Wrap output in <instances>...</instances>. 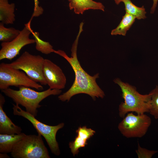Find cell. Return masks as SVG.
<instances>
[{"label": "cell", "mask_w": 158, "mask_h": 158, "mask_svg": "<svg viewBox=\"0 0 158 158\" xmlns=\"http://www.w3.org/2000/svg\"><path fill=\"white\" fill-rule=\"evenodd\" d=\"M83 26L82 24L80 25L78 33L71 48V57L62 50H55L54 51L66 60L75 74V79L71 87L58 97L59 100L62 102H68L73 96L81 93L89 95L94 100H95L96 97L103 98L105 96L104 92L96 82V79L99 78V74L97 73L93 76L89 75L82 67L78 59V45L80 36L83 31Z\"/></svg>", "instance_id": "1"}, {"label": "cell", "mask_w": 158, "mask_h": 158, "mask_svg": "<svg viewBox=\"0 0 158 158\" xmlns=\"http://www.w3.org/2000/svg\"><path fill=\"white\" fill-rule=\"evenodd\" d=\"M114 82L120 87L124 100L119 106L118 113L120 117L124 118L130 112H134L137 114L149 112L150 107V92L147 94H141L137 91L135 87L118 78L114 79Z\"/></svg>", "instance_id": "2"}, {"label": "cell", "mask_w": 158, "mask_h": 158, "mask_svg": "<svg viewBox=\"0 0 158 158\" xmlns=\"http://www.w3.org/2000/svg\"><path fill=\"white\" fill-rule=\"evenodd\" d=\"M19 87L18 90L9 87L1 91L11 99L16 104L25 107L26 111L35 117L37 115V109L41 107L40 103L42 100L51 95H59L62 91L61 90L49 88L45 90L38 92L30 87L21 86Z\"/></svg>", "instance_id": "3"}, {"label": "cell", "mask_w": 158, "mask_h": 158, "mask_svg": "<svg viewBox=\"0 0 158 158\" xmlns=\"http://www.w3.org/2000/svg\"><path fill=\"white\" fill-rule=\"evenodd\" d=\"M14 158H50L42 135H26L14 146L11 153Z\"/></svg>", "instance_id": "4"}, {"label": "cell", "mask_w": 158, "mask_h": 158, "mask_svg": "<svg viewBox=\"0 0 158 158\" xmlns=\"http://www.w3.org/2000/svg\"><path fill=\"white\" fill-rule=\"evenodd\" d=\"M13 114L21 116L29 121L38 133L44 137L51 152L55 155H59L60 151L56 136L58 131L64 127V123H61L54 126L46 124L38 121L35 117L22 109L18 105L13 104Z\"/></svg>", "instance_id": "5"}, {"label": "cell", "mask_w": 158, "mask_h": 158, "mask_svg": "<svg viewBox=\"0 0 158 158\" xmlns=\"http://www.w3.org/2000/svg\"><path fill=\"white\" fill-rule=\"evenodd\" d=\"M40 55H33L25 51L9 65L12 68L23 71L30 78L41 85H47L43 74L44 60Z\"/></svg>", "instance_id": "6"}, {"label": "cell", "mask_w": 158, "mask_h": 158, "mask_svg": "<svg viewBox=\"0 0 158 158\" xmlns=\"http://www.w3.org/2000/svg\"><path fill=\"white\" fill-rule=\"evenodd\" d=\"M10 86H23L39 90L43 89L41 84L32 79L24 71L12 67L8 63H1L0 64V89L4 90Z\"/></svg>", "instance_id": "7"}, {"label": "cell", "mask_w": 158, "mask_h": 158, "mask_svg": "<svg viewBox=\"0 0 158 158\" xmlns=\"http://www.w3.org/2000/svg\"><path fill=\"white\" fill-rule=\"evenodd\" d=\"M119 123L118 128L127 138H140L147 132L151 123L150 118L145 114H134L129 112Z\"/></svg>", "instance_id": "8"}, {"label": "cell", "mask_w": 158, "mask_h": 158, "mask_svg": "<svg viewBox=\"0 0 158 158\" xmlns=\"http://www.w3.org/2000/svg\"><path fill=\"white\" fill-rule=\"evenodd\" d=\"M31 22L25 25L19 34L12 41L2 42L0 50V60L6 59L11 60L19 54L21 49L25 46L35 43L34 39L30 38L31 34Z\"/></svg>", "instance_id": "9"}, {"label": "cell", "mask_w": 158, "mask_h": 158, "mask_svg": "<svg viewBox=\"0 0 158 158\" xmlns=\"http://www.w3.org/2000/svg\"><path fill=\"white\" fill-rule=\"evenodd\" d=\"M43 71L44 76L50 88L61 90L65 88L66 78L59 66L51 60L45 59Z\"/></svg>", "instance_id": "10"}, {"label": "cell", "mask_w": 158, "mask_h": 158, "mask_svg": "<svg viewBox=\"0 0 158 158\" xmlns=\"http://www.w3.org/2000/svg\"><path fill=\"white\" fill-rule=\"evenodd\" d=\"M77 134L74 140L69 143V146L73 156L77 155L79 149L87 145V141L94 135L95 131L86 126H80L76 130Z\"/></svg>", "instance_id": "11"}, {"label": "cell", "mask_w": 158, "mask_h": 158, "mask_svg": "<svg viewBox=\"0 0 158 158\" xmlns=\"http://www.w3.org/2000/svg\"><path fill=\"white\" fill-rule=\"evenodd\" d=\"M5 100L4 96L0 94V134H19L22 132L21 128L14 124L7 116L3 109Z\"/></svg>", "instance_id": "12"}, {"label": "cell", "mask_w": 158, "mask_h": 158, "mask_svg": "<svg viewBox=\"0 0 158 158\" xmlns=\"http://www.w3.org/2000/svg\"><path fill=\"white\" fill-rule=\"evenodd\" d=\"M70 10H73L77 14H83L89 9L100 10L104 11L105 7L100 2L93 0H68Z\"/></svg>", "instance_id": "13"}, {"label": "cell", "mask_w": 158, "mask_h": 158, "mask_svg": "<svg viewBox=\"0 0 158 158\" xmlns=\"http://www.w3.org/2000/svg\"><path fill=\"white\" fill-rule=\"evenodd\" d=\"M26 135L22 133L11 135L0 134V153H11L14 145Z\"/></svg>", "instance_id": "14"}, {"label": "cell", "mask_w": 158, "mask_h": 158, "mask_svg": "<svg viewBox=\"0 0 158 158\" xmlns=\"http://www.w3.org/2000/svg\"><path fill=\"white\" fill-rule=\"evenodd\" d=\"M15 5L9 4L8 0H0V23L6 25L13 24L15 20Z\"/></svg>", "instance_id": "15"}, {"label": "cell", "mask_w": 158, "mask_h": 158, "mask_svg": "<svg viewBox=\"0 0 158 158\" xmlns=\"http://www.w3.org/2000/svg\"><path fill=\"white\" fill-rule=\"evenodd\" d=\"M135 18L134 16L126 13L118 25L111 31V35L125 36L127 31L135 22Z\"/></svg>", "instance_id": "16"}, {"label": "cell", "mask_w": 158, "mask_h": 158, "mask_svg": "<svg viewBox=\"0 0 158 158\" xmlns=\"http://www.w3.org/2000/svg\"><path fill=\"white\" fill-rule=\"evenodd\" d=\"M124 3L126 13L140 20L144 19L146 18V12L144 6L138 7L134 4L130 0H123Z\"/></svg>", "instance_id": "17"}, {"label": "cell", "mask_w": 158, "mask_h": 158, "mask_svg": "<svg viewBox=\"0 0 158 158\" xmlns=\"http://www.w3.org/2000/svg\"><path fill=\"white\" fill-rule=\"evenodd\" d=\"M30 30L35 40V48L37 50L45 54L54 52L55 50L53 49V46L49 42L41 39L39 37V32H34L31 28Z\"/></svg>", "instance_id": "18"}, {"label": "cell", "mask_w": 158, "mask_h": 158, "mask_svg": "<svg viewBox=\"0 0 158 158\" xmlns=\"http://www.w3.org/2000/svg\"><path fill=\"white\" fill-rule=\"evenodd\" d=\"M20 31L13 28H7L4 24L0 23V41L2 42H10L15 38Z\"/></svg>", "instance_id": "19"}, {"label": "cell", "mask_w": 158, "mask_h": 158, "mask_svg": "<svg viewBox=\"0 0 158 158\" xmlns=\"http://www.w3.org/2000/svg\"><path fill=\"white\" fill-rule=\"evenodd\" d=\"M150 107L149 113L156 119H158V86L157 85L154 89L151 91Z\"/></svg>", "instance_id": "20"}, {"label": "cell", "mask_w": 158, "mask_h": 158, "mask_svg": "<svg viewBox=\"0 0 158 158\" xmlns=\"http://www.w3.org/2000/svg\"><path fill=\"white\" fill-rule=\"evenodd\" d=\"M135 152L138 158H151L154 155L158 152L157 151L150 150L142 147L139 143Z\"/></svg>", "instance_id": "21"}, {"label": "cell", "mask_w": 158, "mask_h": 158, "mask_svg": "<svg viewBox=\"0 0 158 158\" xmlns=\"http://www.w3.org/2000/svg\"><path fill=\"white\" fill-rule=\"evenodd\" d=\"M34 6L33 13L29 20L31 21L34 17H38L42 15L43 12L44 10L42 7L39 5L38 0H34Z\"/></svg>", "instance_id": "22"}, {"label": "cell", "mask_w": 158, "mask_h": 158, "mask_svg": "<svg viewBox=\"0 0 158 158\" xmlns=\"http://www.w3.org/2000/svg\"><path fill=\"white\" fill-rule=\"evenodd\" d=\"M153 4L151 9L150 13H154L157 6L158 0H153Z\"/></svg>", "instance_id": "23"}, {"label": "cell", "mask_w": 158, "mask_h": 158, "mask_svg": "<svg viewBox=\"0 0 158 158\" xmlns=\"http://www.w3.org/2000/svg\"><path fill=\"white\" fill-rule=\"evenodd\" d=\"M0 158H10V157L7 154V153H0Z\"/></svg>", "instance_id": "24"}, {"label": "cell", "mask_w": 158, "mask_h": 158, "mask_svg": "<svg viewBox=\"0 0 158 158\" xmlns=\"http://www.w3.org/2000/svg\"><path fill=\"white\" fill-rule=\"evenodd\" d=\"M123 0H114L116 4H119L121 2L123 1Z\"/></svg>", "instance_id": "25"}]
</instances>
